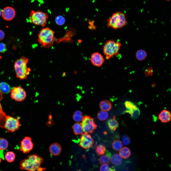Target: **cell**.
I'll return each mask as SVG.
<instances>
[{
	"label": "cell",
	"instance_id": "cell-1",
	"mask_svg": "<svg viewBox=\"0 0 171 171\" xmlns=\"http://www.w3.org/2000/svg\"><path fill=\"white\" fill-rule=\"evenodd\" d=\"M29 59L24 56L17 59L14 64V68L17 77L20 80L26 79L31 71L28 67L27 64Z\"/></svg>",
	"mask_w": 171,
	"mask_h": 171
},
{
	"label": "cell",
	"instance_id": "cell-2",
	"mask_svg": "<svg viewBox=\"0 0 171 171\" xmlns=\"http://www.w3.org/2000/svg\"><path fill=\"white\" fill-rule=\"evenodd\" d=\"M43 161V158L37 155H30L27 158L21 161L20 169L22 170L35 171L39 168Z\"/></svg>",
	"mask_w": 171,
	"mask_h": 171
},
{
	"label": "cell",
	"instance_id": "cell-3",
	"mask_svg": "<svg viewBox=\"0 0 171 171\" xmlns=\"http://www.w3.org/2000/svg\"><path fill=\"white\" fill-rule=\"evenodd\" d=\"M55 33L53 31L48 27L42 28L38 35V42L44 48L51 47L55 41Z\"/></svg>",
	"mask_w": 171,
	"mask_h": 171
},
{
	"label": "cell",
	"instance_id": "cell-4",
	"mask_svg": "<svg viewBox=\"0 0 171 171\" xmlns=\"http://www.w3.org/2000/svg\"><path fill=\"white\" fill-rule=\"evenodd\" d=\"M108 28L115 29L122 28L127 24V21L124 13L117 11L113 13L107 20Z\"/></svg>",
	"mask_w": 171,
	"mask_h": 171
},
{
	"label": "cell",
	"instance_id": "cell-5",
	"mask_svg": "<svg viewBox=\"0 0 171 171\" xmlns=\"http://www.w3.org/2000/svg\"><path fill=\"white\" fill-rule=\"evenodd\" d=\"M121 46V43L111 40L107 41L104 45L103 51L106 59L118 55Z\"/></svg>",
	"mask_w": 171,
	"mask_h": 171
},
{
	"label": "cell",
	"instance_id": "cell-6",
	"mask_svg": "<svg viewBox=\"0 0 171 171\" xmlns=\"http://www.w3.org/2000/svg\"><path fill=\"white\" fill-rule=\"evenodd\" d=\"M30 20L31 23L37 25L44 27L48 18V14L42 11L32 10L30 14Z\"/></svg>",
	"mask_w": 171,
	"mask_h": 171
},
{
	"label": "cell",
	"instance_id": "cell-7",
	"mask_svg": "<svg viewBox=\"0 0 171 171\" xmlns=\"http://www.w3.org/2000/svg\"><path fill=\"white\" fill-rule=\"evenodd\" d=\"M81 123L84 132L92 133L97 127L94 119L89 116L84 117Z\"/></svg>",
	"mask_w": 171,
	"mask_h": 171
},
{
	"label": "cell",
	"instance_id": "cell-8",
	"mask_svg": "<svg viewBox=\"0 0 171 171\" xmlns=\"http://www.w3.org/2000/svg\"><path fill=\"white\" fill-rule=\"evenodd\" d=\"M10 92L11 97L16 101H22L26 97V92L24 89L20 86L14 87L11 90Z\"/></svg>",
	"mask_w": 171,
	"mask_h": 171
},
{
	"label": "cell",
	"instance_id": "cell-9",
	"mask_svg": "<svg viewBox=\"0 0 171 171\" xmlns=\"http://www.w3.org/2000/svg\"><path fill=\"white\" fill-rule=\"evenodd\" d=\"M20 126V123L18 119L7 115L4 128L8 132H14L19 128Z\"/></svg>",
	"mask_w": 171,
	"mask_h": 171
},
{
	"label": "cell",
	"instance_id": "cell-10",
	"mask_svg": "<svg viewBox=\"0 0 171 171\" xmlns=\"http://www.w3.org/2000/svg\"><path fill=\"white\" fill-rule=\"evenodd\" d=\"M93 140L90 134L86 132L82 134L79 144L82 148H89L93 146Z\"/></svg>",
	"mask_w": 171,
	"mask_h": 171
},
{
	"label": "cell",
	"instance_id": "cell-11",
	"mask_svg": "<svg viewBox=\"0 0 171 171\" xmlns=\"http://www.w3.org/2000/svg\"><path fill=\"white\" fill-rule=\"evenodd\" d=\"M33 146V144L31 138L28 137H25L21 142L20 150L24 153L26 154L32 150Z\"/></svg>",
	"mask_w": 171,
	"mask_h": 171
},
{
	"label": "cell",
	"instance_id": "cell-12",
	"mask_svg": "<svg viewBox=\"0 0 171 171\" xmlns=\"http://www.w3.org/2000/svg\"><path fill=\"white\" fill-rule=\"evenodd\" d=\"M2 16L3 19L7 21H10L14 17L15 11L14 10L10 7H7L2 11Z\"/></svg>",
	"mask_w": 171,
	"mask_h": 171
},
{
	"label": "cell",
	"instance_id": "cell-13",
	"mask_svg": "<svg viewBox=\"0 0 171 171\" xmlns=\"http://www.w3.org/2000/svg\"><path fill=\"white\" fill-rule=\"evenodd\" d=\"M103 56L98 52L93 53L91 55L90 61L94 66L98 67L101 66L104 62Z\"/></svg>",
	"mask_w": 171,
	"mask_h": 171
},
{
	"label": "cell",
	"instance_id": "cell-14",
	"mask_svg": "<svg viewBox=\"0 0 171 171\" xmlns=\"http://www.w3.org/2000/svg\"><path fill=\"white\" fill-rule=\"evenodd\" d=\"M49 149L51 154L54 156L59 155L62 151L61 146L57 143H54L51 144L50 146Z\"/></svg>",
	"mask_w": 171,
	"mask_h": 171
},
{
	"label": "cell",
	"instance_id": "cell-15",
	"mask_svg": "<svg viewBox=\"0 0 171 171\" xmlns=\"http://www.w3.org/2000/svg\"><path fill=\"white\" fill-rule=\"evenodd\" d=\"M171 115L170 112L165 109L163 110L158 115V119L162 123H166L171 120Z\"/></svg>",
	"mask_w": 171,
	"mask_h": 171
},
{
	"label": "cell",
	"instance_id": "cell-16",
	"mask_svg": "<svg viewBox=\"0 0 171 171\" xmlns=\"http://www.w3.org/2000/svg\"><path fill=\"white\" fill-rule=\"evenodd\" d=\"M3 98L2 93L0 91V127L4 128L7 115L3 111L0 103Z\"/></svg>",
	"mask_w": 171,
	"mask_h": 171
},
{
	"label": "cell",
	"instance_id": "cell-17",
	"mask_svg": "<svg viewBox=\"0 0 171 171\" xmlns=\"http://www.w3.org/2000/svg\"><path fill=\"white\" fill-rule=\"evenodd\" d=\"M124 104L127 110L125 112L128 113L132 116L134 113L138 110L136 105L133 103L129 101H126Z\"/></svg>",
	"mask_w": 171,
	"mask_h": 171
},
{
	"label": "cell",
	"instance_id": "cell-18",
	"mask_svg": "<svg viewBox=\"0 0 171 171\" xmlns=\"http://www.w3.org/2000/svg\"><path fill=\"white\" fill-rule=\"evenodd\" d=\"M107 124L109 129L111 131L116 130L119 126V123L115 119V116L109 119L107 121Z\"/></svg>",
	"mask_w": 171,
	"mask_h": 171
},
{
	"label": "cell",
	"instance_id": "cell-19",
	"mask_svg": "<svg viewBox=\"0 0 171 171\" xmlns=\"http://www.w3.org/2000/svg\"><path fill=\"white\" fill-rule=\"evenodd\" d=\"M111 157L110 152L106 150L105 153L100 157L99 160L101 164H108L110 163Z\"/></svg>",
	"mask_w": 171,
	"mask_h": 171
},
{
	"label": "cell",
	"instance_id": "cell-20",
	"mask_svg": "<svg viewBox=\"0 0 171 171\" xmlns=\"http://www.w3.org/2000/svg\"><path fill=\"white\" fill-rule=\"evenodd\" d=\"M100 107L101 110L107 111L112 108V104L110 102L107 100H104L100 102Z\"/></svg>",
	"mask_w": 171,
	"mask_h": 171
},
{
	"label": "cell",
	"instance_id": "cell-21",
	"mask_svg": "<svg viewBox=\"0 0 171 171\" xmlns=\"http://www.w3.org/2000/svg\"><path fill=\"white\" fill-rule=\"evenodd\" d=\"M119 154L121 157L126 159L128 158L131 154V152L129 149L127 147H124L119 151Z\"/></svg>",
	"mask_w": 171,
	"mask_h": 171
},
{
	"label": "cell",
	"instance_id": "cell-22",
	"mask_svg": "<svg viewBox=\"0 0 171 171\" xmlns=\"http://www.w3.org/2000/svg\"><path fill=\"white\" fill-rule=\"evenodd\" d=\"M110 160L113 164L118 165L121 163L122 160V158L119 154H115L111 157Z\"/></svg>",
	"mask_w": 171,
	"mask_h": 171
},
{
	"label": "cell",
	"instance_id": "cell-23",
	"mask_svg": "<svg viewBox=\"0 0 171 171\" xmlns=\"http://www.w3.org/2000/svg\"><path fill=\"white\" fill-rule=\"evenodd\" d=\"M11 90V87L8 84L4 82L0 83V91L2 93H8Z\"/></svg>",
	"mask_w": 171,
	"mask_h": 171
},
{
	"label": "cell",
	"instance_id": "cell-24",
	"mask_svg": "<svg viewBox=\"0 0 171 171\" xmlns=\"http://www.w3.org/2000/svg\"><path fill=\"white\" fill-rule=\"evenodd\" d=\"M72 128L75 135H78L83 133V131L81 123L78 122L75 123Z\"/></svg>",
	"mask_w": 171,
	"mask_h": 171
},
{
	"label": "cell",
	"instance_id": "cell-25",
	"mask_svg": "<svg viewBox=\"0 0 171 171\" xmlns=\"http://www.w3.org/2000/svg\"><path fill=\"white\" fill-rule=\"evenodd\" d=\"M146 52L144 50L140 49L138 51L136 54V57L139 61H142L145 59L147 56Z\"/></svg>",
	"mask_w": 171,
	"mask_h": 171
},
{
	"label": "cell",
	"instance_id": "cell-26",
	"mask_svg": "<svg viewBox=\"0 0 171 171\" xmlns=\"http://www.w3.org/2000/svg\"><path fill=\"white\" fill-rule=\"evenodd\" d=\"M5 158L8 162H13L15 159V153L12 152H8L5 154Z\"/></svg>",
	"mask_w": 171,
	"mask_h": 171
},
{
	"label": "cell",
	"instance_id": "cell-27",
	"mask_svg": "<svg viewBox=\"0 0 171 171\" xmlns=\"http://www.w3.org/2000/svg\"><path fill=\"white\" fill-rule=\"evenodd\" d=\"M123 144L122 142L118 140L114 141L112 144L113 149L116 151H119L122 148Z\"/></svg>",
	"mask_w": 171,
	"mask_h": 171
},
{
	"label": "cell",
	"instance_id": "cell-28",
	"mask_svg": "<svg viewBox=\"0 0 171 171\" xmlns=\"http://www.w3.org/2000/svg\"><path fill=\"white\" fill-rule=\"evenodd\" d=\"M108 117V114L106 111L101 110L97 114V117L100 120L103 121L106 120Z\"/></svg>",
	"mask_w": 171,
	"mask_h": 171
},
{
	"label": "cell",
	"instance_id": "cell-29",
	"mask_svg": "<svg viewBox=\"0 0 171 171\" xmlns=\"http://www.w3.org/2000/svg\"><path fill=\"white\" fill-rule=\"evenodd\" d=\"M8 146V142L5 139L0 138V150H4L7 149Z\"/></svg>",
	"mask_w": 171,
	"mask_h": 171
},
{
	"label": "cell",
	"instance_id": "cell-30",
	"mask_svg": "<svg viewBox=\"0 0 171 171\" xmlns=\"http://www.w3.org/2000/svg\"><path fill=\"white\" fill-rule=\"evenodd\" d=\"M96 152L99 155H101L104 154L106 151L105 147L102 145H97L96 148Z\"/></svg>",
	"mask_w": 171,
	"mask_h": 171
},
{
	"label": "cell",
	"instance_id": "cell-31",
	"mask_svg": "<svg viewBox=\"0 0 171 171\" xmlns=\"http://www.w3.org/2000/svg\"><path fill=\"white\" fill-rule=\"evenodd\" d=\"M55 21L57 25L61 26L64 24L65 22V19L62 15H59L56 17Z\"/></svg>",
	"mask_w": 171,
	"mask_h": 171
},
{
	"label": "cell",
	"instance_id": "cell-32",
	"mask_svg": "<svg viewBox=\"0 0 171 171\" xmlns=\"http://www.w3.org/2000/svg\"><path fill=\"white\" fill-rule=\"evenodd\" d=\"M100 170L101 171H115V170L114 166L109 167L108 164H103L100 166Z\"/></svg>",
	"mask_w": 171,
	"mask_h": 171
},
{
	"label": "cell",
	"instance_id": "cell-33",
	"mask_svg": "<svg viewBox=\"0 0 171 171\" xmlns=\"http://www.w3.org/2000/svg\"><path fill=\"white\" fill-rule=\"evenodd\" d=\"M122 142L124 145H127L130 142V139L129 137L126 135H124L122 137Z\"/></svg>",
	"mask_w": 171,
	"mask_h": 171
},
{
	"label": "cell",
	"instance_id": "cell-34",
	"mask_svg": "<svg viewBox=\"0 0 171 171\" xmlns=\"http://www.w3.org/2000/svg\"><path fill=\"white\" fill-rule=\"evenodd\" d=\"M72 117L73 119L75 121L79 122L82 121L84 116L83 115H77L73 114Z\"/></svg>",
	"mask_w": 171,
	"mask_h": 171
},
{
	"label": "cell",
	"instance_id": "cell-35",
	"mask_svg": "<svg viewBox=\"0 0 171 171\" xmlns=\"http://www.w3.org/2000/svg\"><path fill=\"white\" fill-rule=\"evenodd\" d=\"M7 50L6 45L3 43H0V53H4Z\"/></svg>",
	"mask_w": 171,
	"mask_h": 171
},
{
	"label": "cell",
	"instance_id": "cell-36",
	"mask_svg": "<svg viewBox=\"0 0 171 171\" xmlns=\"http://www.w3.org/2000/svg\"><path fill=\"white\" fill-rule=\"evenodd\" d=\"M5 37V33L2 30L0 29V41L3 40Z\"/></svg>",
	"mask_w": 171,
	"mask_h": 171
},
{
	"label": "cell",
	"instance_id": "cell-37",
	"mask_svg": "<svg viewBox=\"0 0 171 171\" xmlns=\"http://www.w3.org/2000/svg\"><path fill=\"white\" fill-rule=\"evenodd\" d=\"M74 114L77 115H83L82 112L79 110L76 111L75 112Z\"/></svg>",
	"mask_w": 171,
	"mask_h": 171
},
{
	"label": "cell",
	"instance_id": "cell-38",
	"mask_svg": "<svg viewBox=\"0 0 171 171\" xmlns=\"http://www.w3.org/2000/svg\"><path fill=\"white\" fill-rule=\"evenodd\" d=\"M3 150H0V157L3 159H4V157L3 153Z\"/></svg>",
	"mask_w": 171,
	"mask_h": 171
},
{
	"label": "cell",
	"instance_id": "cell-39",
	"mask_svg": "<svg viewBox=\"0 0 171 171\" xmlns=\"http://www.w3.org/2000/svg\"><path fill=\"white\" fill-rule=\"evenodd\" d=\"M1 11L0 9V16L1 15Z\"/></svg>",
	"mask_w": 171,
	"mask_h": 171
},
{
	"label": "cell",
	"instance_id": "cell-40",
	"mask_svg": "<svg viewBox=\"0 0 171 171\" xmlns=\"http://www.w3.org/2000/svg\"><path fill=\"white\" fill-rule=\"evenodd\" d=\"M2 58V57L0 55V59H1Z\"/></svg>",
	"mask_w": 171,
	"mask_h": 171
},
{
	"label": "cell",
	"instance_id": "cell-41",
	"mask_svg": "<svg viewBox=\"0 0 171 171\" xmlns=\"http://www.w3.org/2000/svg\"><path fill=\"white\" fill-rule=\"evenodd\" d=\"M1 161V159L0 157V163Z\"/></svg>",
	"mask_w": 171,
	"mask_h": 171
},
{
	"label": "cell",
	"instance_id": "cell-42",
	"mask_svg": "<svg viewBox=\"0 0 171 171\" xmlns=\"http://www.w3.org/2000/svg\"><path fill=\"white\" fill-rule=\"evenodd\" d=\"M167 0V1H169V0Z\"/></svg>",
	"mask_w": 171,
	"mask_h": 171
},
{
	"label": "cell",
	"instance_id": "cell-43",
	"mask_svg": "<svg viewBox=\"0 0 171 171\" xmlns=\"http://www.w3.org/2000/svg\"></svg>",
	"mask_w": 171,
	"mask_h": 171
}]
</instances>
